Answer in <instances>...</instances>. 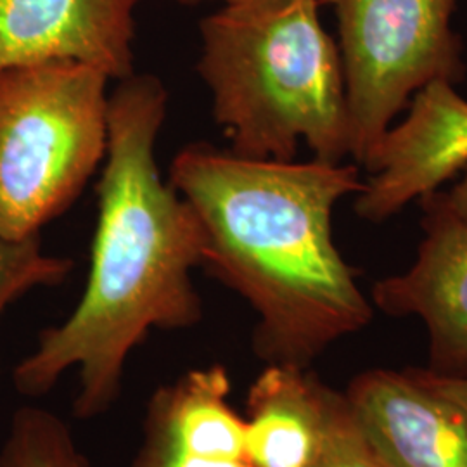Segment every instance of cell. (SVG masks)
Returning a JSON list of instances; mask_svg holds the SVG:
<instances>
[{
    "mask_svg": "<svg viewBox=\"0 0 467 467\" xmlns=\"http://www.w3.org/2000/svg\"><path fill=\"white\" fill-rule=\"evenodd\" d=\"M337 19L351 152L368 167L409 98L434 80H464L451 30L459 0H320Z\"/></svg>",
    "mask_w": 467,
    "mask_h": 467,
    "instance_id": "obj_5",
    "label": "cell"
},
{
    "mask_svg": "<svg viewBox=\"0 0 467 467\" xmlns=\"http://www.w3.org/2000/svg\"><path fill=\"white\" fill-rule=\"evenodd\" d=\"M200 35L198 73L233 154L295 161L303 140L317 161L350 156L341 56L318 0L222 4L201 19Z\"/></svg>",
    "mask_w": 467,
    "mask_h": 467,
    "instance_id": "obj_3",
    "label": "cell"
},
{
    "mask_svg": "<svg viewBox=\"0 0 467 467\" xmlns=\"http://www.w3.org/2000/svg\"><path fill=\"white\" fill-rule=\"evenodd\" d=\"M73 262L42 250L40 234L9 239L0 234V317L5 308L36 287H56L65 283Z\"/></svg>",
    "mask_w": 467,
    "mask_h": 467,
    "instance_id": "obj_13",
    "label": "cell"
},
{
    "mask_svg": "<svg viewBox=\"0 0 467 467\" xmlns=\"http://www.w3.org/2000/svg\"><path fill=\"white\" fill-rule=\"evenodd\" d=\"M467 167V100L434 80L416 92L409 117L389 129L368 163L355 212L379 223Z\"/></svg>",
    "mask_w": 467,
    "mask_h": 467,
    "instance_id": "obj_7",
    "label": "cell"
},
{
    "mask_svg": "<svg viewBox=\"0 0 467 467\" xmlns=\"http://www.w3.org/2000/svg\"><path fill=\"white\" fill-rule=\"evenodd\" d=\"M445 196H447V201L451 208L459 215L467 218V175L451 189V192H445Z\"/></svg>",
    "mask_w": 467,
    "mask_h": 467,
    "instance_id": "obj_16",
    "label": "cell"
},
{
    "mask_svg": "<svg viewBox=\"0 0 467 467\" xmlns=\"http://www.w3.org/2000/svg\"><path fill=\"white\" fill-rule=\"evenodd\" d=\"M420 206L424 239L418 260L374 284L372 303L386 316H414L426 324L428 370L467 378V218L440 191L422 196Z\"/></svg>",
    "mask_w": 467,
    "mask_h": 467,
    "instance_id": "obj_6",
    "label": "cell"
},
{
    "mask_svg": "<svg viewBox=\"0 0 467 467\" xmlns=\"http://www.w3.org/2000/svg\"><path fill=\"white\" fill-rule=\"evenodd\" d=\"M310 467H391L370 443L345 393L331 389L322 441Z\"/></svg>",
    "mask_w": 467,
    "mask_h": 467,
    "instance_id": "obj_14",
    "label": "cell"
},
{
    "mask_svg": "<svg viewBox=\"0 0 467 467\" xmlns=\"http://www.w3.org/2000/svg\"><path fill=\"white\" fill-rule=\"evenodd\" d=\"M0 467H92L67 422L49 409L23 405L0 445Z\"/></svg>",
    "mask_w": 467,
    "mask_h": 467,
    "instance_id": "obj_12",
    "label": "cell"
},
{
    "mask_svg": "<svg viewBox=\"0 0 467 467\" xmlns=\"http://www.w3.org/2000/svg\"><path fill=\"white\" fill-rule=\"evenodd\" d=\"M167 102L154 75L134 73L109 94V142L84 295L13 370L17 393L36 399L77 368L75 418L111 410L127 360L150 331H184L202 318L192 270L202 265L204 233L154 156Z\"/></svg>",
    "mask_w": 467,
    "mask_h": 467,
    "instance_id": "obj_1",
    "label": "cell"
},
{
    "mask_svg": "<svg viewBox=\"0 0 467 467\" xmlns=\"http://www.w3.org/2000/svg\"><path fill=\"white\" fill-rule=\"evenodd\" d=\"M345 397L370 443L391 467H467V414L410 368H372Z\"/></svg>",
    "mask_w": 467,
    "mask_h": 467,
    "instance_id": "obj_10",
    "label": "cell"
},
{
    "mask_svg": "<svg viewBox=\"0 0 467 467\" xmlns=\"http://www.w3.org/2000/svg\"><path fill=\"white\" fill-rule=\"evenodd\" d=\"M412 374L418 378L420 383L426 384L447 400L453 401L459 409H462L467 414V378H451V376H440L428 368H410Z\"/></svg>",
    "mask_w": 467,
    "mask_h": 467,
    "instance_id": "obj_15",
    "label": "cell"
},
{
    "mask_svg": "<svg viewBox=\"0 0 467 467\" xmlns=\"http://www.w3.org/2000/svg\"><path fill=\"white\" fill-rule=\"evenodd\" d=\"M109 78L75 61L0 71V234L25 239L65 213L104 163Z\"/></svg>",
    "mask_w": 467,
    "mask_h": 467,
    "instance_id": "obj_4",
    "label": "cell"
},
{
    "mask_svg": "<svg viewBox=\"0 0 467 467\" xmlns=\"http://www.w3.org/2000/svg\"><path fill=\"white\" fill-rule=\"evenodd\" d=\"M231 389V374L220 364L187 370L160 386L148 401L129 467H254Z\"/></svg>",
    "mask_w": 467,
    "mask_h": 467,
    "instance_id": "obj_9",
    "label": "cell"
},
{
    "mask_svg": "<svg viewBox=\"0 0 467 467\" xmlns=\"http://www.w3.org/2000/svg\"><path fill=\"white\" fill-rule=\"evenodd\" d=\"M168 182L200 220L201 267L254 310L262 362L312 368L368 327L372 305L333 237L336 202L364 189L355 165L248 160L194 142L171 160Z\"/></svg>",
    "mask_w": 467,
    "mask_h": 467,
    "instance_id": "obj_2",
    "label": "cell"
},
{
    "mask_svg": "<svg viewBox=\"0 0 467 467\" xmlns=\"http://www.w3.org/2000/svg\"><path fill=\"white\" fill-rule=\"evenodd\" d=\"M181 5H187V7H192V5H200V4H206V2H220V4H234V2H243V0H173Z\"/></svg>",
    "mask_w": 467,
    "mask_h": 467,
    "instance_id": "obj_17",
    "label": "cell"
},
{
    "mask_svg": "<svg viewBox=\"0 0 467 467\" xmlns=\"http://www.w3.org/2000/svg\"><path fill=\"white\" fill-rule=\"evenodd\" d=\"M139 0H0V71L75 61L109 80L134 75Z\"/></svg>",
    "mask_w": 467,
    "mask_h": 467,
    "instance_id": "obj_8",
    "label": "cell"
},
{
    "mask_svg": "<svg viewBox=\"0 0 467 467\" xmlns=\"http://www.w3.org/2000/svg\"><path fill=\"white\" fill-rule=\"evenodd\" d=\"M331 389L312 368L267 364L251 383L244 447L254 467H310L317 455Z\"/></svg>",
    "mask_w": 467,
    "mask_h": 467,
    "instance_id": "obj_11",
    "label": "cell"
}]
</instances>
